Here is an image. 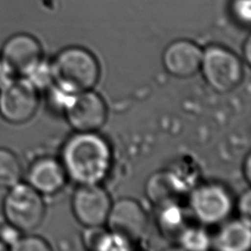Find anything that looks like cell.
I'll use <instances>...</instances> for the list:
<instances>
[{
    "instance_id": "1",
    "label": "cell",
    "mask_w": 251,
    "mask_h": 251,
    "mask_svg": "<svg viewBox=\"0 0 251 251\" xmlns=\"http://www.w3.org/2000/svg\"><path fill=\"white\" fill-rule=\"evenodd\" d=\"M112 153L107 141L95 132H77L62 149L61 164L67 176L81 184H97L108 175Z\"/></svg>"
},
{
    "instance_id": "2",
    "label": "cell",
    "mask_w": 251,
    "mask_h": 251,
    "mask_svg": "<svg viewBox=\"0 0 251 251\" xmlns=\"http://www.w3.org/2000/svg\"><path fill=\"white\" fill-rule=\"evenodd\" d=\"M52 83L64 93L90 90L99 78V64L88 50L72 46L60 51L50 64Z\"/></svg>"
},
{
    "instance_id": "3",
    "label": "cell",
    "mask_w": 251,
    "mask_h": 251,
    "mask_svg": "<svg viewBox=\"0 0 251 251\" xmlns=\"http://www.w3.org/2000/svg\"><path fill=\"white\" fill-rule=\"evenodd\" d=\"M7 223L22 232L36 228L43 221L45 205L42 195L27 182H18L8 188L3 201Z\"/></svg>"
},
{
    "instance_id": "4",
    "label": "cell",
    "mask_w": 251,
    "mask_h": 251,
    "mask_svg": "<svg viewBox=\"0 0 251 251\" xmlns=\"http://www.w3.org/2000/svg\"><path fill=\"white\" fill-rule=\"evenodd\" d=\"M200 69L206 82L220 93L233 90L243 76L239 58L220 45H210L203 51Z\"/></svg>"
},
{
    "instance_id": "5",
    "label": "cell",
    "mask_w": 251,
    "mask_h": 251,
    "mask_svg": "<svg viewBox=\"0 0 251 251\" xmlns=\"http://www.w3.org/2000/svg\"><path fill=\"white\" fill-rule=\"evenodd\" d=\"M38 103V89L26 77L16 76L0 89V116L10 124L28 122Z\"/></svg>"
},
{
    "instance_id": "6",
    "label": "cell",
    "mask_w": 251,
    "mask_h": 251,
    "mask_svg": "<svg viewBox=\"0 0 251 251\" xmlns=\"http://www.w3.org/2000/svg\"><path fill=\"white\" fill-rule=\"evenodd\" d=\"M63 109L67 122L77 132H95L107 119L104 100L91 89L69 94Z\"/></svg>"
},
{
    "instance_id": "7",
    "label": "cell",
    "mask_w": 251,
    "mask_h": 251,
    "mask_svg": "<svg viewBox=\"0 0 251 251\" xmlns=\"http://www.w3.org/2000/svg\"><path fill=\"white\" fill-rule=\"evenodd\" d=\"M232 199L226 188L218 183L198 186L190 195L189 206L197 220L216 225L226 220L232 210Z\"/></svg>"
},
{
    "instance_id": "8",
    "label": "cell",
    "mask_w": 251,
    "mask_h": 251,
    "mask_svg": "<svg viewBox=\"0 0 251 251\" xmlns=\"http://www.w3.org/2000/svg\"><path fill=\"white\" fill-rule=\"evenodd\" d=\"M0 58L15 76L26 77L42 61V48L32 35L17 33L5 41Z\"/></svg>"
},
{
    "instance_id": "9",
    "label": "cell",
    "mask_w": 251,
    "mask_h": 251,
    "mask_svg": "<svg viewBox=\"0 0 251 251\" xmlns=\"http://www.w3.org/2000/svg\"><path fill=\"white\" fill-rule=\"evenodd\" d=\"M106 223L111 233L131 244L139 240L144 234L147 217L135 200L123 198L111 205Z\"/></svg>"
},
{
    "instance_id": "10",
    "label": "cell",
    "mask_w": 251,
    "mask_h": 251,
    "mask_svg": "<svg viewBox=\"0 0 251 251\" xmlns=\"http://www.w3.org/2000/svg\"><path fill=\"white\" fill-rule=\"evenodd\" d=\"M111 205L108 193L99 183L79 185L72 199L73 213L85 227L106 224Z\"/></svg>"
},
{
    "instance_id": "11",
    "label": "cell",
    "mask_w": 251,
    "mask_h": 251,
    "mask_svg": "<svg viewBox=\"0 0 251 251\" xmlns=\"http://www.w3.org/2000/svg\"><path fill=\"white\" fill-rule=\"evenodd\" d=\"M203 51L194 42L179 39L170 43L163 53V65L174 76L185 78L200 70Z\"/></svg>"
},
{
    "instance_id": "12",
    "label": "cell",
    "mask_w": 251,
    "mask_h": 251,
    "mask_svg": "<svg viewBox=\"0 0 251 251\" xmlns=\"http://www.w3.org/2000/svg\"><path fill=\"white\" fill-rule=\"evenodd\" d=\"M66 172L61 162L44 157L34 161L27 172V183L41 195H52L65 185Z\"/></svg>"
},
{
    "instance_id": "13",
    "label": "cell",
    "mask_w": 251,
    "mask_h": 251,
    "mask_svg": "<svg viewBox=\"0 0 251 251\" xmlns=\"http://www.w3.org/2000/svg\"><path fill=\"white\" fill-rule=\"evenodd\" d=\"M250 243V222L242 219L226 223L214 241L216 248L223 251H247Z\"/></svg>"
},
{
    "instance_id": "14",
    "label": "cell",
    "mask_w": 251,
    "mask_h": 251,
    "mask_svg": "<svg viewBox=\"0 0 251 251\" xmlns=\"http://www.w3.org/2000/svg\"><path fill=\"white\" fill-rule=\"evenodd\" d=\"M180 190L178 180L168 172L153 175L146 185L147 197L160 206L175 204Z\"/></svg>"
},
{
    "instance_id": "15",
    "label": "cell",
    "mask_w": 251,
    "mask_h": 251,
    "mask_svg": "<svg viewBox=\"0 0 251 251\" xmlns=\"http://www.w3.org/2000/svg\"><path fill=\"white\" fill-rule=\"evenodd\" d=\"M23 168L18 156L8 148L0 147V188H10L21 181Z\"/></svg>"
},
{
    "instance_id": "16",
    "label": "cell",
    "mask_w": 251,
    "mask_h": 251,
    "mask_svg": "<svg viewBox=\"0 0 251 251\" xmlns=\"http://www.w3.org/2000/svg\"><path fill=\"white\" fill-rule=\"evenodd\" d=\"M180 244L189 250H204L210 245L207 234L198 228H187L179 235Z\"/></svg>"
},
{
    "instance_id": "17",
    "label": "cell",
    "mask_w": 251,
    "mask_h": 251,
    "mask_svg": "<svg viewBox=\"0 0 251 251\" xmlns=\"http://www.w3.org/2000/svg\"><path fill=\"white\" fill-rule=\"evenodd\" d=\"M26 78L36 87V89L45 88L52 83L50 65L41 61L38 66L26 76Z\"/></svg>"
},
{
    "instance_id": "18",
    "label": "cell",
    "mask_w": 251,
    "mask_h": 251,
    "mask_svg": "<svg viewBox=\"0 0 251 251\" xmlns=\"http://www.w3.org/2000/svg\"><path fill=\"white\" fill-rule=\"evenodd\" d=\"M11 250L15 251H48L50 246L48 243L39 236L28 235L21 236L19 241L13 246Z\"/></svg>"
},
{
    "instance_id": "19",
    "label": "cell",
    "mask_w": 251,
    "mask_h": 251,
    "mask_svg": "<svg viewBox=\"0 0 251 251\" xmlns=\"http://www.w3.org/2000/svg\"><path fill=\"white\" fill-rule=\"evenodd\" d=\"M231 13L235 20L243 25H249L251 19V0H232Z\"/></svg>"
},
{
    "instance_id": "20",
    "label": "cell",
    "mask_w": 251,
    "mask_h": 251,
    "mask_svg": "<svg viewBox=\"0 0 251 251\" xmlns=\"http://www.w3.org/2000/svg\"><path fill=\"white\" fill-rule=\"evenodd\" d=\"M21 236L22 231L8 223L0 226V240L7 246L8 249H12L13 246L19 241Z\"/></svg>"
},
{
    "instance_id": "21",
    "label": "cell",
    "mask_w": 251,
    "mask_h": 251,
    "mask_svg": "<svg viewBox=\"0 0 251 251\" xmlns=\"http://www.w3.org/2000/svg\"><path fill=\"white\" fill-rule=\"evenodd\" d=\"M237 210L242 220L250 222V212H251V194L249 189L242 193L237 202Z\"/></svg>"
},
{
    "instance_id": "22",
    "label": "cell",
    "mask_w": 251,
    "mask_h": 251,
    "mask_svg": "<svg viewBox=\"0 0 251 251\" xmlns=\"http://www.w3.org/2000/svg\"><path fill=\"white\" fill-rule=\"evenodd\" d=\"M14 77H16L6 67V65L2 62L0 58V89L6 85L9 81H11Z\"/></svg>"
},
{
    "instance_id": "23",
    "label": "cell",
    "mask_w": 251,
    "mask_h": 251,
    "mask_svg": "<svg viewBox=\"0 0 251 251\" xmlns=\"http://www.w3.org/2000/svg\"><path fill=\"white\" fill-rule=\"evenodd\" d=\"M250 167H251V163H250V156L248 155L245 159V162H244V165H243V173L245 175V177L247 179V181L250 180V173H251V170H250Z\"/></svg>"
},
{
    "instance_id": "24",
    "label": "cell",
    "mask_w": 251,
    "mask_h": 251,
    "mask_svg": "<svg viewBox=\"0 0 251 251\" xmlns=\"http://www.w3.org/2000/svg\"><path fill=\"white\" fill-rule=\"evenodd\" d=\"M250 49H251V43H250V38L248 37L244 43V47H243V53H244V56L246 58V61L247 63L249 64L250 62V55H251V52H250Z\"/></svg>"
},
{
    "instance_id": "25",
    "label": "cell",
    "mask_w": 251,
    "mask_h": 251,
    "mask_svg": "<svg viewBox=\"0 0 251 251\" xmlns=\"http://www.w3.org/2000/svg\"><path fill=\"white\" fill-rule=\"evenodd\" d=\"M8 248H7V246L0 240V251H2V250H7Z\"/></svg>"
}]
</instances>
